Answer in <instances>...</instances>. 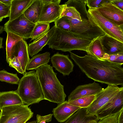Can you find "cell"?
Wrapping results in <instances>:
<instances>
[{"instance_id": "6da1fadb", "label": "cell", "mask_w": 123, "mask_h": 123, "mask_svg": "<svg viewBox=\"0 0 123 123\" xmlns=\"http://www.w3.org/2000/svg\"><path fill=\"white\" fill-rule=\"evenodd\" d=\"M70 57L88 78L101 83L123 85L122 65L106 60H99L87 54L79 56L69 52Z\"/></svg>"}, {"instance_id": "7a4b0ae2", "label": "cell", "mask_w": 123, "mask_h": 123, "mask_svg": "<svg viewBox=\"0 0 123 123\" xmlns=\"http://www.w3.org/2000/svg\"><path fill=\"white\" fill-rule=\"evenodd\" d=\"M35 70L44 99L58 104L64 102L66 96L64 86L57 78L53 67L47 64Z\"/></svg>"}, {"instance_id": "3957f363", "label": "cell", "mask_w": 123, "mask_h": 123, "mask_svg": "<svg viewBox=\"0 0 123 123\" xmlns=\"http://www.w3.org/2000/svg\"><path fill=\"white\" fill-rule=\"evenodd\" d=\"M91 41L77 37L69 32L56 28L47 45L49 48L64 52L74 50L87 52Z\"/></svg>"}, {"instance_id": "277c9868", "label": "cell", "mask_w": 123, "mask_h": 123, "mask_svg": "<svg viewBox=\"0 0 123 123\" xmlns=\"http://www.w3.org/2000/svg\"><path fill=\"white\" fill-rule=\"evenodd\" d=\"M17 90L24 104L29 105L44 99L41 86L35 70L26 72L20 80Z\"/></svg>"}, {"instance_id": "5b68a950", "label": "cell", "mask_w": 123, "mask_h": 123, "mask_svg": "<svg viewBox=\"0 0 123 123\" xmlns=\"http://www.w3.org/2000/svg\"><path fill=\"white\" fill-rule=\"evenodd\" d=\"M87 12L88 19L93 26L98 28L105 35L123 43V26L115 25L96 9H88Z\"/></svg>"}, {"instance_id": "8992f818", "label": "cell", "mask_w": 123, "mask_h": 123, "mask_svg": "<svg viewBox=\"0 0 123 123\" xmlns=\"http://www.w3.org/2000/svg\"><path fill=\"white\" fill-rule=\"evenodd\" d=\"M29 105L23 104L3 107L0 110V123H25L33 114Z\"/></svg>"}, {"instance_id": "52a82bcc", "label": "cell", "mask_w": 123, "mask_h": 123, "mask_svg": "<svg viewBox=\"0 0 123 123\" xmlns=\"http://www.w3.org/2000/svg\"><path fill=\"white\" fill-rule=\"evenodd\" d=\"M71 25L69 32L76 37L91 41L100 36L105 35L98 28L93 26L88 19H82V21L67 17Z\"/></svg>"}, {"instance_id": "ba28073f", "label": "cell", "mask_w": 123, "mask_h": 123, "mask_svg": "<svg viewBox=\"0 0 123 123\" xmlns=\"http://www.w3.org/2000/svg\"><path fill=\"white\" fill-rule=\"evenodd\" d=\"M35 25L27 18L23 13L12 21H7L4 28L6 33L11 32L25 40L30 38Z\"/></svg>"}, {"instance_id": "9c48e42d", "label": "cell", "mask_w": 123, "mask_h": 123, "mask_svg": "<svg viewBox=\"0 0 123 123\" xmlns=\"http://www.w3.org/2000/svg\"><path fill=\"white\" fill-rule=\"evenodd\" d=\"M123 88V86L119 87L116 85H108L96 95L95 99L87 108V113L90 115H95L97 110L110 101Z\"/></svg>"}, {"instance_id": "30bf717a", "label": "cell", "mask_w": 123, "mask_h": 123, "mask_svg": "<svg viewBox=\"0 0 123 123\" xmlns=\"http://www.w3.org/2000/svg\"><path fill=\"white\" fill-rule=\"evenodd\" d=\"M123 109V88L110 101L96 112L95 115L100 120L106 117L116 115Z\"/></svg>"}, {"instance_id": "8fae6325", "label": "cell", "mask_w": 123, "mask_h": 123, "mask_svg": "<svg viewBox=\"0 0 123 123\" xmlns=\"http://www.w3.org/2000/svg\"><path fill=\"white\" fill-rule=\"evenodd\" d=\"M96 9L103 17L115 25L123 26V10L111 2L110 0Z\"/></svg>"}, {"instance_id": "7c38bea8", "label": "cell", "mask_w": 123, "mask_h": 123, "mask_svg": "<svg viewBox=\"0 0 123 123\" xmlns=\"http://www.w3.org/2000/svg\"><path fill=\"white\" fill-rule=\"evenodd\" d=\"M41 12L37 23L50 24L59 18L63 10L66 6L65 4L60 5L55 3L43 4Z\"/></svg>"}, {"instance_id": "4fadbf2b", "label": "cell", "mask_w": 123, "mask_h": 123, "mask_svg": "<svg viewBox=\"0 0 123 123\" xmlns=\"http://www.w3.org/2000/svg\"><path fill=\"white\" fill-rule=\"evenodd\" d=\"M103 89L95 82L79 85L71 92L68 97L67 101H72L84 97L95 95Z\"/></svg>"}, {"instance_id": "5bb4252c", "label": "cell", "mask_w": 123, "mask_h": 123, "mask_svg": "<svg viewBox=\"0 0 123 123\" xmlns=\"http://www.w3.org/2000/svg\"><path fill=\"white\" fill-rule=\"evenodd\" d=\"M53 67L63 76L68 75L73 71L74 65L69 57L68 55H64L57 52L51 58Z\"/></svg>"}, {"instance_id": "9a60e30c", "label": "cell", "mask_w": 123, "mask_h": 123, "mask_svg": "<svg viewBox=\"0 0 123 123\" xmlns=\"http://www.w3.org/2000/svg\"><path fill=\"white\" fill-rule=\"evenodd\" d=\"M80 108L79 107L69 103L66 100L58 104L56 107L53 109L52 114L58 122H64Z\"/></svg>"}, {"instance_id": "2e32d148", "label": "cell", "mask_w": 123, "mask_h": 123, "mask_svg": "<svg viewBox=\"0 0 123 123\" xmlns=\"http://www.w3.org/2000/svg\"><path fill=\"white\" fill-rule=\"evenodd\" d=\"M55 28L54 25L45 34L29 44L28 51L30 56L32 57L42 50L43 47L47 45L54 34Z\"/></svg>"}, {"instance_id": "e0dca14e", "label": "cell", "mask_w": 123, "mask_h": 123, "mask_svg": "<svg viewBox=\"0 0 123 123\" xmlns=\"http://www.w3.org/2000/svg\"><path fill=\"white\" fill-rule=\"evenodd\" d=\"M14 56L18 60L24 72L25 73L26 68L30 59L28 51V45L25 40L22 39L17 43Z\"/></svg>"}, {"instance_id": "ac0fdd59", "label": "cell", "mask_w": 123, "mask_h": 123, "mask_svg": "<svg viewBox=\"0 0 123 123\" xmlns=\"http://www.w3.org/2000/svg\"><path fill=\"white\" fill-rule=\"evenodd\" d=\"M23 104L17 90L0 92V110L5 107Z\"/></svg>"}, {"instance_id": "d6986e66", "label": "cell", "mask_w": 123, "mask_h": 123, "mask_svg": "<svg viewBox=\"0 0 123 123\" xmlns=\"http://www.w3.org/2000/svg\"><path fill=\"white\" fill-rule=\"evenodd\" d=\"M43 5L41 0H33L23 13L28 20L36 24L38 21Z\"/></svg>"}, {"instance_id": "ffe728a7", "label": "cell", "mask_w": 123, "mask_h": 123, "mask_svg": "<svg viewBox=\"0 0 123 123\" xmlns=\"http://www.w3.org/2000/svg\"><path fill=\"white\" fill-rule=\"evenodd\" d=\"M105 35L98 37L92 40L89 45L87 54H89L100 60H105V52L102 44V41Z\"/></svg>"}, {"instance_id": "44dd1931", "label": "cell", "mask_w": 123, "mask_h": 123, "mask_svg": "<svg viewBox=\"0 0 123 123\" xmlns=\"http://www.w3.org/2000/svg\"><path fill=\"white\" fill-rule=\"evenodd\" d=\"M33 0H12L9 20L12 21L22 14Z\"/></svg>"}, {"instance_id": "7402d4cb", "label": "cell", "mask_w": 123, "mask_h": 123, "mask_svg": "<svg viewBox=\"0 0 123 123\" xmlns=\"http://www.w3.org/2000/svg\"><path fill=\"white\" fill-rule=\"evenodd\" d=\"M99 119L95 115H89L87 112V108L78 110L64 123H90Z\"/></svg>"}, {"instance_id": "603a6c76", "label": "cell", "mask_w": 123, "mask_h": 123, "mask_svg": "<svg viewBox=\"0 0 123 123\" xmlns=\"http://www.w3.org/2000/svg\"><path fill=\"white\" fill-rule=\"evenodd\" d=\"M102 44L105 53L109 55L123 52V43L105 35Z\"/></svg>"}, {"instance_id": "cb8c5ba5", "label": "cell", "mask_w": 123, "mask_h": 123, "mask_svg": "<svg viewBox=\"0 0 123 123\" xmlns=\"http://www.w3.org/2000/svg\"><path fill=\"white\" fill-rule=\"evenodd\" d=\"M50 58V53L49 52L35 55L30 59L26 70H35L40 66L47 64L49 62Z\"/></svg>"}, {"instance_id": "d4e9b609", "label": "cell", "mask_w": 123, "mask_h": 123, "mask_svg": "<svg viewBox=\"0 0 123 123\" xmlns=\"http://www.w3.org/2000/svg\"><path fill=\"white\" fill-rule=\"evenodd\" d=\"M6 42V60L8 61L14 57L16 45L20 40L24 39L21 37L10 32L7 33Z\"/></svg>"}, {"instance_id": "484cf974", "label": "cell", "mask_w": 123, "mask_h": 123, "mask_svg": "<svg viewBox=\"0 0 123 123\" xmlns=\"http://www.w3.org/2000/svg\"><path fill=\"white\" fill-rule=\"evenodd\" d=\"M67 7H74L80 13L81 19H88L86 7V0H69L65 3Z\"/></svg>"}, {"instance_id": "4316f807", "label": "cell", "mask_w": 123, "mask_h": 123, "mask_svg": "<svg viewBox=\"0 0 123 123\" xmlns=\"http://www.w3.org/2000/svg\"><path fill=\"white\" fill-rule=\"evenodd\" d=\"M49 24L38 23L36 24L31 37V40H35L43 35L50 29Z\"/></svg>"}, {"instance_id": "83f0119b", "label": "cell", "mask_w": 123, "mask_h": 123, "mask_svg": "<svg viewBox=\"0 0 123 123\" xmlns=\"http://www.w3.org/2000/svg\"><path fill=\"white\" fill-rule=\"evenodd\" d=\"M96 97V95L86 96L68 102L71 105L79 107L81 108H87L91 105L95 99Z\"/></svg>"}, {"instance_id": "f1b7e54d", "label": "cell", "mask_w": 123, "mask_h": 123, "mask_svg": "<svg viewBox=\"0 0 123 123\" xmlns=\"http://www.w3.org/2000/svg\"><path fill=\"white\" fill-rule=\"evenodd\" d=\"M16 74L7 72L4 69L0 70V81L12 84H18L20 80Z\"/></svg>"}, {"instance_id": "f546056e", "label": "cell", "mask_w": 123, "mask_h": 123, "mask_svg": "<svg viewBox=\"0 0 123 123\" xmlns=\"http://www.w3.org/2000/svg\"><path fill=\"white\" fill-rule=\"evenodd\" d=\"M63 16L80 21L82 20L80 13L74 7H67L66 6L65 8L61 14L60 17Z\"/></svg>"}, {"instance_id": "4dcf8cb0", "label": "cell", "mask_w": 123, "mask_h": 123, "mask_svg": "<svg viewBox=\"0 0 123 123\" xmlns=\"http://www.w3.org/2000/svg\"><path fill=\"white\" fill-rule=\"evenodd\" d=\"M54 24L56 28L68 32L70 30V24L67 17L59 18L54 22Z\"/></svg>"}, {"instance_id": "1f68e13d", "label": "cell", "mask_w": 123, "mask_h": 123, "mask_svg": "<svg viewBox=\"0 0 123 123\" xmlns=\"http://www.w3.org/2000/svg\"><path fill=\"white\" fill-rule=\"evenodd\" d=\"M104 59L123 65V52L110 55L106 53L104 56Z\"/></svg>"}, {"instance_id": "d6a6232c", "label": "cell", "mask_w": 123, "mask_h": 123, "mask_svg": "<svg viewBox=\"0 0 123 123\" xmlns=\"http://www.w3.org/2000/svg\"><path fill=\"white\" fill-rule=\"evenodd\" d=\"M7 63L9 64L10 67L15 68L18 73L23 75L25 74L18 60L16 57L14 56L12 59L9 60Z\"/></svg>"}, {"instance_id": "836d02e7", "label": "cell", "mask_w": 123, "mask_h": 123, "mask_svg": "<svg viewBox=\"0 0 123 123\" xmlns=\"http://www.w3.org/2000/svg\"><path fill=\"white\" fill-rule=\"evenodd\" d=\"M110 0H86V5L88 9H97L105 3L109 2Z\"/></svg>"}, {"instance_id": "e575fe53", "label": "cell", "mask_w": 123, "mask_h": 123, "mask_svg": "<svg viewBox=\"0 0 123 123\" xmlns=\"http://www.w3.org/2000/svg\"><path fill=\"white\" fill-rule=\"evenodd\" d=\"M10 6L2 3H0V22L4 18L9 17L10 11Z\"/></svg>"}, {"instance_id": "d590c367", "label": "cell", "mask_w": 123, "mask_h": 123, "mask_svg": "<svg viewBox=\"0 0 123 123\" xmlns=\"http://www.w3.org/2000/svg\"><path fill=\"white\" fill-rule=\"evenodd\" d=\"M119 113L100 119L98 121V123H118L117 118Z\"/></svg>"}, {"instance_id": "8d00e7d4", "label": "cell", "mask_w": 123, "mask_h": 123, "mask_svg": "<svg viewBox=\"0 0 123 123\" xmlns=\"http://www.w3.org/2000/svg\"><path fill=\"white\" fill-rule=\"evenodd\" d=\"M52 114L44 116H41L37 114V123H46V122H49L51 121Z\"/></svg>"}, {"instance_id": "74e56055", "label": "cell", "mask_w": 123, "mask_h": 123, "mask_svg": "<svg viewBox=\"0 0 123 123\" xmlns=\"http://www.w3.org/2000/svg\"><path fill=\"white\" fill-rule=\"evenodd\" d=\"M110 1L119 8L123 10V0H110Z\"/></svg>"}, {"instance_id": "f35d334b", "label": "cell", "mask_w": 123, "mask_h": 123, "mask_svg": "<svg viewBox=\"0 0 123 123\" xmlns=\"http://www.w3.org/2000/svg\"><path fill=\"white\" fill-rule=\"evenodd\" d=\"M43 4L48 3H55L60 4L61 0H41Z\"/></svg>"}, {"instance_id": "ab89813d", "label": "cell", "mask_w": 123, "mask_h": 123, "mask_svg": "<svg viewBox=\"0 0 123 123\" xmlns=\"http://www.w3.org/2000/svg\"><path fill=\"white\" fill-rule=\"evenodd\" d=\"M118 123H123V109L120 112L117 118Z\"/></svg>"}, {"instance_id": "60d3db41", "label": "cell", "mask_w": 123, "mask_h": 123, "mask_svg": "<svg viewBox=\"0 0 123 123\" xmlns=\"http://www.w3.org/2000/svg\"><path fill=\"white\" fill-rule=\"evenodd\" d=\"M0 1L5 5L11 6L12 0H0Z\"/></svg>"}, {"instance_id": "b9f144b4", "label": "cell", "mask_w": 123, "mask_h": 123, "mask_svg": "<svg viewBox=\"0 0 123 123\" xmlns=\"http://www.w3.org/2000/svg\"><path fill=\"white\" fill-rule=\"evenodd\" d=\"M3 40V38L2 37H0V49L3 48V47L2 45Z\"/></svg>"}, {"instance_id": "7bdbcfd3", "label": "cell", "mask_w": 123, "mask_h": 123, "mask_svg": "<svg viewBox=\"0 0 123 123\" xmlns=\"http://www.w3.org/2000/svg\"><path fill=\"white\" fill-rule=\"evenodd\" d=\"M25 123H37V122L36 121H34L30 122H26Z\"/></svg>"}, {"instance_id": "ee69618b", "label": "cell", "mask_w": 123, "mask_h": 123, "mask_svg": "<svg viewBox=\"0 0 123 123\" xmlns=\"http://www.w3.org/2000/svg\"><path fill=\"white\" fill-rule=\"evenodd\" d=\"M98 121H92L90 123H98Z\"/></svg>"}, {"instance_id": "f6af8a7d", "label": "cell", "mask_w": 123, "mask_h": 123, "mask_svg": "<svg viewBox=\"0 0 123 123\" xmlns=\"http://www.w3.org/2000/svg\"><path fill=\"white\" fill-rule=\"evenodd\" d=\"M0 114H1V111H0Z\"/></svg>"}, {"instance_id": "bcb514c9", "label": "cell", "mask_w": 123, "mask_h": 123, "mask_svg": "<svg viewBox=\"0 0 123 123\" xmlns=\"http://www.w3.org/2000/svg\"><path fill=\"white\" fill-rule=\"evenodd\" d=\"M1 3V2L0 1V3Z\"/></svg>"}]
</instances>
